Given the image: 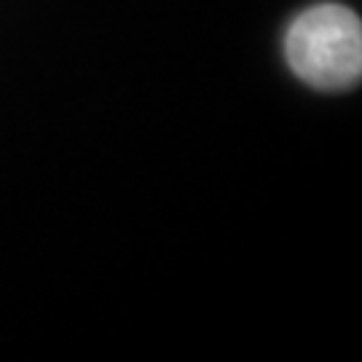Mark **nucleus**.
Segmentation results:
<instances>
[{
	"mask_svg": "<svg viewBox=\"0 0 362 362\" xmlns=\"http://www.w3.org/2000/svg\"><path fill=\"white\" fill-rule=\"evenodd\" d=\"M290 70L320 91H344L360 83L362 25L360 16L338 3L300 11L285 35Z\"/></svg>",
	"mask_w": 362,
	"mask_h": 362,
	"instance_id": "nucleus-1",
	"label": "nucleus"
}]
</instances>
